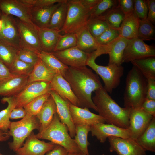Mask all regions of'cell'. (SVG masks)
Instances as JSON below:
<instances>
[{
    "label": "cell",
    "mask_w": 155,
    "mask_h": 155,
    "mask_svg": "<svg viewBox=\"0 0 155 155\" xmlns=\"http://www.w3.org/2000/svg\"><path fill=\"white\" fill-rule=\"evenodd\" d=\"M63 77L69 84L82 108H91L97 112L92 95L93 92L103 87L98 75L85 66L68 67Z\"/></svg>",
    "instance_id": "obj_1"
},
{
    "label": "cell",
    "mask_w": 155,
    "mask_h": 155,
    "mask_svg": "<svg viewBox=\"0 0 155 155\" xmlns=\"http://www.w3.org/2000/svg\"><path fill=\"white\" fill-rule=\"evenodd\" d=\"M92 98L99 115L105 122L128 129L131 109L120 107L110 96L103 86L96 90Z\"/></svg>",
    "instance_id": "obj_2"
},
{
    "label": "cell",
    "mask_w": 155,
    "mask_h": 155,
    "mask_svg": "<svg viewBox=\"0 0 155 155\" xmlns=\"http://www.w3.org/2000/svg\"><path fill=\"white\" fill-rule=\"evenodd\" d=\"M147 81L139 70L133 66L127 75L123 96L124 106L140 108L146 98Z\"/></svg>",
    "instance_id": "obj_3"
},
{
    "label": "cell",
    "mask_w": 155,
    "mask_h": 155,
    "mask_svg": "<svg viewBox=\"0 0 155 155\" xmlns=\"http://www.w3.org/2000/svg\"><path fill=\"white\" fill-rule=\"evenodd\" d=\"M68 132L67 127L61 122L57 113L49 125L35 136L39 139L48 140L55 144L61 146L68 152L80 151Z\"/></svg>",
    "instance_id": "obj_4"
},
{
    "label": "cell",
    "mask_w": 155,
    "mask_h": 155,
    "mask_svg": "<svg viewBox=\"0 0 155 155\" xmlns=\"http://www.w3.org/2000/svg\"><path fill=\"white\" fill-rule=\"evenodd\" d=\"M40 124L35 115L26 114L21 120L11 122L7 133L13 137V141L8 143L9 148L16 152L24 144L27 137L34 129L39 130Z\"/></svg>",
    "instance_id": "obj_5"
},
{
    "label": "cell",
    "mask_w": 155,
    "mask_h": 155,
    "mask_svg": "<svg viewBox=\"0 0 155 155\" xmlns=\"http://www.w3.org/2000/svg\"><path fill=\"white\" fill-rule=\"evenodd\" d=\"M64 25L60 30L65 34H76L86 26L91 10L84 7L79 0H69Z\"/></svg>",
    "instance_id": "obj_6"
},
{
    "label": "cell",
    "mask_w": 155,
    "mask_h": 155,
    "mask_svg": "<svg viewBox=\"0 0 155 155\" xmlns=\"http://www.w3.org/2000/svg\"><path fill=\"white\" fill-rule=\"evenodd\" d=\"M97 58L93 53L90 54L86 65L91 67L102 79L106 90L111 94L113 90L120 84L121 79L124 73V68L121 65H109L103 66L97 64L95 60Z\"/></svg>",
    "instance_id": "obj_7"
},
{
    "label": "cell",
    "mask_w": 155,
    "mask_h": 155,
    "mask_svg": "<svg viewBox=\"0 0 155 155\" xmlns=\"http://www.w3.org/2000/svg\"><path fill=\"white\" fill-rule=\"evenodd\" d=\"M155 57V47L148 45L137 37L129 40L125 49L122 62L127 63L135 60Z\"/></svg>",
    "instance_id": "obj_8"
},
{
    "label": "cell",
    "mask_w": 155,
    "mask_h": 155,
    "mask_svg": "<svg viewBox=\"0 0 155 155\" xmlns=\"http://www.w3.org/2000/svg\"><path fill=\"white\" fill-rule=\"evenodd\" d=\"M32 6L25 3L23 0H1L0 3V9L2 14L15 16L20 20L37 27L32 21Z\"/></svg>",
    "instance_id": "obj_9"
},
{
    "label": "cell",
    "mask_w": 155,
    "mask_h": 155,
    "mask_svg": "<svg viewBox=\"0 0 155 155\" xmlns=\"http://www.w3.org/2000/svg\"><path fill=\"white\" fill-rule=\"evenodd\" d=\"M52 90L50 82L38 81L28 84L19 94L14 96L16 103L15 108L23 107L32 100Z\"/></svg>",
    "instance_id": "obj_10"
},
{
    "label": "cell",
    "mask_w": 155,
    "mask_h": 155,
    "mask_svg": "<svg viewBox=\"0 0 155 155\" xmlns=\"http://www.w3.org/2000/svg\"><path fill=\"white\" fill-rule=\"evenodd\" d=\"M16 19L20 34L21 49L29 50L34 52L42 50L38 34V28L18 18Z\"/></svg>",
    "instance_id": "obj_11"
},
{
    "label": "cell",
    "mask_w": 155,
    "mask_h": 155,
    "mask_svg": "<svg viewBox=\"0 0 155 155\" xmlns=\"http://www.w3.org/2000/svg\"><path fill=\"white\" fill-rule=\"evenodd\" d=\"M1 17L2 25L0 31V41L18 50L21 49L20 34L16 19L12 16L2 14Z\"/></svg>",
    "instance_id": "obj_12"
},
{
    "label": "cell",
    "mask_w": 155,
    "mask_h": 155,
    "mask_svg": "<svg viewBox=\"0 0 155 155\" xmlns=\"http://www.w3.org/2000/svg\"><path fill=\"white\" fill-rule=\"evenodd\" d=\"M108 138L110 152H115L118 155H146V151L131 138L111 137Z\"/></svg>",
    "instance_id": "obj_13"
},
{
    "label": "cell",
    "mask_w": 155,
    "mask_h": 155,
    "mask_svg": "<svg viewBox=\"0 0 155 155\" xmlns=\"http://www.w3.org/2000/svg\"><path fill=\"white\" fill-rule=\"evenodd\" d=\"M154 117L141 107L131 109L128 128L130 138L136 140L145 130Z\"/></svg>",
    "instance_id": "obj_14"
},
{
    "label": "cell",
    "mask_w": 155,
    "mask_h": 155,
    "mask_svg": "<svg viewBox=\"0 0 155 155\" xmlns=\"http://www.w3.org/2000/svg\"><path fill=\"white\" fill-rule=\"evenodd\" d=\"M91 135L96 137L101 143H104L107 138L114 137L123 138H130L128 129L121 128L114 125L98 123L90 126Z\"/></svg>",
    "instance_id": "obj_15"
},
{
    "label": "cell",
    "mask_w": 155,
    "mask_h": 155,
    "mask_svg": "<svg viewBox=\"0 0 155 155\" xmlns=\"http://www.w3.org/2000/svg\"><path fill=\"white\" fill-rule=\"evenodd\" d=\"M55 145L51 142H46L39 140L33 131L23 146L16 152L19 155H45L54 148Z\"/></svg>",
    "instance_id": "obj_16"
},
{
    "label": "cell",
    "mask_w": 155,
    "mask_h": 155,
    "mask_svg": "<svg viewBox=\"0 0 155 155\" xmlns=\"http://www.w3.org/2000/svg\"><path fill=\"white\" fill-rule=\"evenodd\" d=\"M52 53L63 64L73 67L86 66L90 54L82 51L76 46Z\"/></svg>",
    "instance_id": "obj_17"
},
{
    "label": "cell",
    "mask_w": 155,
    "mask_h": 155,
    "mask_svg": "<svg viewBox=\"0 0 155 155\" xmlns=\"http://www.w3.org/2000/svg\"><path fill=\"white\" fill-rule=\"evenodd\" d=\"M73 121L75 125H86L91 126L98 123L105 121L99 114L90 111L89 108H81L68 102Z\"/></svg>",
    "instance_id": "obj_18"
},
{
    "label": "cell",
    "mask_w": 155,
    "mask_h": 155,
    "mask_svg": "<svg viewBox=\"0 0 155 155\" xmlns=\"http://www.w3.org/2000/svg\"><path fill=\"white\" fill-rule=\"evenodd\" d=\"M56 104L57 113L60 121L67 127L70 135L72 138L76 133L75 126L72 119L68 102L64 100L54 90L49 92Z\"/></svg>",
    "instance_id": "obj_19"
},
{
    "label": "cell",
    "mask_w": 155,
    "mask_h": 155,
    "mask_svg": "<svg viewBox=\"0 0 155 155\" xmlns=\"http://www.w3.org/2000/svg\"><path fill=\"white\" fill-rule=\"evenodd\" d=\"M52 90L55 91L64 100L82 108L69 83L60 75H55L51 82Z\"/></svg>",
    "instance_id": "obj_20"
},
{
    "label": "cell",
    "mask_w": 155,
    "mask_h": 155,
    "mask_svg": "<svg viewBox=\"0 0 155 155\" xmlns=\"http://www.w3.org/2000/svg\"><path fill=\"white\" fill-rule=\"evenodd\" d=\"M28 75H16L0 83V95L4 97L15 96L28 84Z\"/></svg>",
    "instance_id": "obj_21"
},
{
    "label": "cell",
    "mask_w": 155,
    "mask_h": 155,
    "mask_svg": "<svg viewBox=\"0 0 155 155\" xmlns=\"http://www.w3.org/2000/svg\"><path fill=\"white\" fill-rule=\"evenodd\" d=\"M129 41L119 37L109 44L104 45L105 54H108L109 55L108 65H121L123 53Z\"/></svg>",
    "instance_id": "obj_22"
},
{
    "label": "cell",
    "mask_w": 155,
    "mask_h": 155,
    "mask_svg": "<svg viewBox=\"0 0 155 155\" xmlns=\"http://www.w3.org/2000/svg\"><path fill=\"white\" fill-rule=\"evenodd\" d=\"M61 31L48 28L38 29V34L42 50L53 53L61 36Z\"/></svg>",
    "instance_id": "obj_23"
},
{
    "label": "cell",
    "mask_w": 155,
    "mask_h": 155,
    "mask_svg": "<svg viewBox=\"0 0 155 155\" xmlns=\"http://www.w3.org/2000/svg\"><path fill=\"white\" fill-rule=\"evenodd\" d=\"M61 3L43 8L33 7L31 9L32 21L38 28H48L52 16Z\"/></svg>",
    "instance_id": "obj_24"
},
{
    "label": "cell",
    "mask_w": 155,
    "mask_h": 155,
    "mask_svg": "<svg viewBox=\"0 0 155 155\" xmlns=\"http://www.w3.org/2000/svg\"><path fill=\"white\" fill-rule=\"evenodd\" d=\"M139 19L134 11L125 16L118 30L119 37L130 40L137 37Z\"/></svg>",
    "instance_id": "obj_25"
},
{
    "label": "cell",
    "mask_w": 155,
    "mask_h": 155,
    "mask_svg": "<svg viewBox=\"0 0 155 155\" xmlns=\"http://www.w3.org/2000/svg\"><path fill=\"white\" fill-rule=\"evenodd\" d=\"M57 113L56 104L51 95L36 115L40 124L39 132L42 131L49 125L53 119L54 114Z\"/></svg>",
    "instance_id": "obj_26"
},
{
    "label": "cell",
    "mask_w": 155,
    "mask_h": 155,
    "mask_svg": "<svg viewBox=\"0 0 155 155\" xmlns=\"http://www.w3.org/2000/svg\"><path fill=\"white\" fill-rule=\"evenodd\" d=\"M35 53L49 69L55 74L63 77L68 67L63 64L52 53L42 50Z\"/></svg>",
    "instance_id": "obj_27"
},
{
    "label": "cell",
    "mask_w": 155,
    "mask_h": 155,
    "mask_svg": "<svg viewBox=\"0 0 155 155\" xmlns=\"http://www.w3.org/2000/svg\"><path fill=\"white\" fill-rule=\"evenodd\" d=\"M76 34L77 36L76 46L82 51L90 54L100 47V45L97 42L86 26Z\"/></svg>",
    "instance_id": "obj_28"
},
{
    "label": "cell",
    "mask_w": 155,
    "mask_h": 155,
    "mask_svg": "<svg viewBox=\"0 0 155 155\" xmlns=\"http://www.w3.org/2000/svg\"><path fill=\"white\" fill-rule=\"evenodd\" d=\"M55 75L49 69L39 58L28 75V84L38 81L51 82Z\"/></svg>",
    "instance_id": "obj_29"
},
{
    "label": "cell",
    "mask_w": 155,
    "mask_h": 155,
    "mask_svg": "<svg viewBox=\"0 0 155 155\" xmlns=\"http://www.w3.org/2000/svg\"><path fill=\"white\" fill-rule=\"evenodd\" d=\"M135 141L146 151L155 152V117Z\"/></svg>",
    "instance_id": "obj_30"
},
{
    "label": "cell",
    "mask_w": 155,
    "mask_h": 155,
    "mask_svg": "<svg viewBox=\"0 0 155 155\" xmlns=\"http://www.w3.org/2000/svg\"><path fill=\"white\" fill-rule=\"evenodd\" d=\"M3 103H7V107L0 111V130L7 133L10 125V116L12 110L15 108L16 100L14 96L3 97L1 100Z\"/></svg>",
    "instance_id": "obj_31"
},
{
    "label": "cell",
    "mask_w": 155,
    "mask_h": 155,
    "mask_svg": "<svg viewBox=\"0 0 155 155\" xmlns=\"http://www.w3.org/2000/svg\"><path fill=\"white\" fill-rule=\"evenodd\" d=\"M131 63L146 79L155 78V57L135 60Z\"/></svg>",
    "instance_id": "obj_32"
},
{
    "label": "cell",
    "mask_w": 155,
    "mask_h": 155,
    "mask_svg": "<svg viewBox=\"0 0 155 155\" xmlns=\"http://www.w3.org/2000/svg\"><path fill=\"white\" fill-rule=\"evenodd\" d=\"M76 133L74 141L80 151L86 155H89L88 146L90 144L88 136L90 131V126L86 125H75Z\"/></svg>",
    "instance_id": "obj_33"
},
{
    "label": "cell",
    "mask_w": 155,
    "mask_h": 155,
    "mask_svg": "<svg viewBox=\"0 0 155 155\" xmlns=\"http://www.w3.org/2000/svg\"><path fill=\"white\" fill-rule=\"evenodd\" d=\"M67 1L61 3L54 11L52 16L48 28L60 30L62 29L66 17L67 9Z\"/></svg>",
    "instance_id": "obj_34"
},
{
    "label": "cell",
    "mask_w": 155,
    "mask_h": 155,
    "mask_svg": "<svg viewBox=\"0 0 155 155\" xmlns=\"http://www.w3.org/2000/svg\"><path fill=\"white\" fill-rule=\"evenodd\" d=\"M118 5L117 0H100L90 11L89 18L104 17L112 9Z\"/></svg>",
    "instance_id": "obj_35"
},
{
    "label": "cell",
    "mask_w": 155,
    "mask_h": 155,
    "mask_svg": "<svg viewBox=\"0 0 155 155\" xmlns=\"http://www.w3.org/2000/svg\"><path fill=\"white\" fill-rule=\"evenodd\" d=\"M18 51L12 46L0 41V60L10 70L17 57Z\"/></svg>",
    "instance_id": "obj_36"
},
{
    "label": "cell",
    "mask_w": 155,
    "mask_h": 155,
    "mask_svg": "<svg viewBox=\"0 0 155 155\" xmlns=\"http://www.w3.org/2000/svg\"><path fill=\"white\" fill-rule=\"evenodd\" d=\"M86 27L91 35L96 38L109 28L105 18L98 17L89 18Z\"/></svg>",
    "instance_id": "obj_37"
},
{
    "label": "cell",
    "mask_w": 155,
    "mask_h": 155,
    "mask_svg": "<svg viewBox=\"0 0 155 155\" xmlns=\"http://www.w3.org/2000/svg\"><path fill=\"white\" fill-rule=\"evenodd\" d=\"M137 37L143 41L155 40V27L154 25L147 19L139 20Z\"/></svg>",
    "instance_id": "obj_38"
},
{
    "label": "cell",
    "mask_w": 155,
    "mask_h": 155,
    "mask_svg": "<svg viewBox=\"0 0 155 155\" xmlns=\"http://www.w3.org/2000/svg\"><path fill=\"white\" fill-rule=\"evenodd\" d=\"M125 17L118 5L106 16L105 20L110 28L118 29Z\"/></svg>",
    "instance_id": "obj_39"
},
{
    "label": "cell",
    "mask_w": 155,
    "mask_h": 155,
    "mask_svg": "<svg viewBox=\"0 0 155 155\" xmlns=\"http://www.w3.org/2000/svg\"><path fill=\"white\" fill-rule=\"evenodd\" d=\"M50 96L49 93L42 94L34 98L25 105L23 108L27 114L36 116Z\"/></svg>",
    "instance_id": "obj_40"
},
{
    "label": "cell",
    "mask_w": 155,
    "mask_h": 155,
    "mask_svg": "<svg viewBox=\"0 0 155 155\" xmlns=\"http://www.w3.org/2000/svg\"><path fill=\"white\" fill-rule=\"evenodd\" d=\"M77 42L76 34H67L61 35L58 40L54 52L64 50L76 46Z\"/></svg>",
    "instance_id": "obj_41"
},
{
    "label": "cell",
    "mask_w": 155,
    "mask_h": 155,
    "mask_svg": "<svg viewBox=\"0 0 155 155\" xmlns=\"http://www.w3.org/2000/svg\"><path fill=\"white\" fill-rule=\"evenodd\" d=\"M34 65L28 64L19 59L17 57L10 70L14 74L19 75H28L32 71Z\"/></svg>",
    "instance_id": "obj_42"
},
{
    "label": "cell",
    "mask_w": 155,
    "mask_h": 155,
    "mask_svg": "<svg viewBox=\"0 0 155 155\" xmlns=\"http://www.w3.org/2000/svg\"><path fill=\"white\" fill-rule=\"evenodd\" d=\"M119 37L118 29L109 28L95 39L98 44L106 45L109 44Z\"/></svg>",
    "instance_id": "obj_43"
},
{
    "label": "cell",
    "mask_w": 155,
    "mask_h": 155,
    "mask_svg": "<svg viewBox=\"0 0 155 155\" xmlns=\"http://www.w3.org/2000/svg\"><path fill=\"white\" fill-rule=\"evenodd\" d=\"M17 58L26 63L34 66L39 59L35 52L25 49H21L18 51Z\"/></svg>",
    "instance_id": "obj_44"
},
{
    "label": "cell",
    "mask_w": 155,
    "mask_h": 155,
    "mask_svg": "<svg viewBox=\"0 0 155 155\" xmlns=\"http://www.w3.org/2000/svg\"><path fill=\"white\" fill-rule=\"evenodd\" d=\"M148 11L146 0H134V11L140 20L146 19Z\"/></svg>",
    "instance_id": "obj_45"
},
{
    "label": "cell",
    "mask_w": 155,
    "mask_h": 155,
    "mask_svg": "<svg viewBox=\"0 0 155 155\" xmlns=\"http://www.w3.org/2000/svg\"><path fill=\"white\" fill-rule=\"evenodd\" d=\"M118 5L125 16L134 11V0H118Z\"/></svg>",
    "instance_id": "obj_46"
},
{
    "label": "cell",
    "mask_w": 155,
    "mask_h": 155,
    "mask_svg": "<svg viewBox=\"0 0 155 155\" xmlns=\"http://www.w3.org/2000/svg\"><path fill=\"white\" fill-rule=\"evenodd\" d=\"M140 107L146 112L155 117V100L146 98Z\"/></svg>",
    "instance_id": "obj_47"
},
{
    "label": "cell",
    "mask_w": 155,
    "mask_h": 155,
    "mask_svg": "<svg viewBox=\"0 0 155 155\" xmlns=\"http://www.w3.org/2000/svg\"><path fill=\"white\" fill-rule=\"evenodd\" d=\"M16 75L12 73L10 70L0 60V81H4Z\"/></svg>",
    "instance_id": "obj_48"
},
{
    "label": "cell",
    "mask_w": 155,
    "mask_h": 155,
    "mask_svg": "<svg viewBox=\"0 0 155 155\" xmlns=\"http://www.w3.org/2000/svg\"><path fill=\"white\" fill-rule=\"evenodd\" d=\"M67 1V0H35L33 7H44L57 3L65 2Z\"/></svg>",
    "instance_id": "obj_49"
},
{
    "label": "cell",
    "mask_w": 155,
    "mask_h": 155,
    "mask_svg": "<svg viewBox=\"0 0 155 155\" xmlns=\"http://www.w3.org/2000/svg\"><path fill=\"white\" fill-rule=\"evenodd\" d=\"M148 11L146 19L153 24H155V0H147Z\"/></svg>",
    "instance_id": "obj_50"
},
{
    "label": "cell",
    "mask_w": 155,
    "mask_h": 155,
    "mask_svg": "<svg viewBox=\"0 0 155 155\" xmlns=\"http://www.w3.org/2000/svg\"><path fill=\"white\" fill-rule=\"evenodd\" d=\"M147 87L146 98L155 100V78L147 79Z\"/></svg>",
    "instance_id": "obj_51"
},
{
    "label": "cell",
    "mask_w": 155,
    "mask_h": 155,
    "mask_svg": "<svg viewBox=\"0 0 155 155\" xmlns=\"http://www.w3.org/2000/svg\"><path fill=\"white\" fill-rule=\"evenodd\" d=\"M26 114V111L23 107L15 108L11 111L10 119H16L19 118L22 119L25 116Z\"/></svg>",
    "instance_id": "obj_52"
},
{
    "label": "cell",
    "mask_w": 155,
    "mask_h": 155,
    "mask_svg": "<svg viewBox=\"0 0 155 155\" xmlns=\"http://www.w3.org/2000/svg\"><path fill=\"white\" fill-rule=\"evenodd\" d=\"M68 152L63 147L55 145L54 148L48 152L45 155H67Z\"/></svg>",
    "instance_id": "obj_53"
},
{
    "label": "cell",
    "mask_w": 155,
    "mask_h": 155,
    "mask_svg": "<svg viewBox=\"0 0 155 155\" xmlns=\"http://www.w3.org/2000/svg\"><path fill=\"white\" fill-rule=\"evenodd\" d=\"M100 0H79L81 4L86 8L91 10Z\"/></svg>",
    "instance_id": "obj_54"
},
{
    "label": "cell",
    "mask_w": 155,
    "mask_h": 155,
    "mask_svg": "<svg viewBox=\"0 0 155 155\" xmlns=\"http://www.w3.org/2000/svg\"><path fill=\"white\" fill-rule=\"evenodd\" d=\"M10 136L7 133L3 132L0 130V142L5 141L9 138Z\"/></svg>",
    "instance_id": "obj_55"
},
{
    "label": "cell",
    "mask_w": 155,
    "mask_h": 155,
    "mask_svg": "<svg viewBox=\"0 0 155 155\" xmlns=\"http://www.w3.org/2000/svg\"><path fill=\"white\" fill-rule=\"evenodd\" d=\"M67 155H86L80 151L75 152H68Z\"/></svg>",
    "instance_id": "obj_56"
},
{
    "label": "cell",
    "mask_w": 155,
    "mask_h": 155,
    "mask_svg": "<svg viewBox=\"0 0 155 155\" xmlns=\"http://www.w3.org/2000/svg\"><path fill=\"white\" fill-rule=\"evenodd\" d=\"M2 25V21L1 19H0V31H1Z\"/></svg>",
    "instance_id": "obj_57"
},
{
    "label": "cell",
    "mask_w": 155,
    "mask_h": 155,
    "mask_svg": "<svg viewBox=\"0 0 155 155\" xmlns=\"http://www.w3.org/2000/svg\"><path fill=\"white\" fill-rule=\"evenodd\" d=\"M0 155H5L3 154H2L0 153ZM19 155L17 154V155Z\"/></svg>",
    "instance_id": "obj_58"
},
{
    "label": "cell",
    "mask_w": 155,
    "mask_h": 155,
    "mask_svg": "<svg viewBox=\"0 0 155 155\" xmlns=\"http://www.w3.org/2000/svg\"><path fill=\"white\" fill-rule=\"evenodd\" d=\"M2 82H3V81H0V83H1Z\"/></svg>",
    "instance_id": "obj_59"
},
{
    "label": "cell",
    "mask_w": 155,
    "mask_h": 155,
    "mask_svg": "<svg viewBox=\"0 0 155 155\" xmlns=\"http://www.w3.org/2000/svg\"><path fill=\"white\" fill-rule=\"evenodd\" d=\"M102 155H105L104 154H102Z\"/></svg>",
    "instance_id": "obj_60"
},
{
    "label": "cell",
    "mask_w": 155,
    "mask_h": 155,
    "mask_svg": "<svg viewBox=\"0 0 155 155\" xmlns=\"http://www.w3.org/2000/svg\"><path fill=\"white\" fill-rule=\"evenodd\" d=\"M1 15L0 13V16H1Z\"/></svg>",
    "instance_id": "obj_61"
},
{
    "label": "cell",
    "mask_w": 155,
    "mask_h": 155,
    "mask_svg": "<svg viewBox=\"0 0 155 155\" xmlns=\"http://www.w3.org/2000/svg\"><path fill=\"white\" fill-rule=\"evenodd\" d=\"M1 1V0H0V3Z\"/></svg>",
    "instance_id": "obj_62"
}]
</instances>
